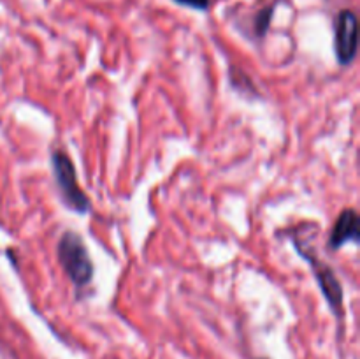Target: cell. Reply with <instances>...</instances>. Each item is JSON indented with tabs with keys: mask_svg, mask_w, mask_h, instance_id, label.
Returning <instances> with one entry per match:
<instances>
[{
	"mask_svg": "<svg viewBox=\"0 0 360 359\" xmlns=\"http://www.w3.org/2000/svg\"><path fill=\"white\" fill-rule=\"evenodd\" d=\"M56 252H58V260L62 264L63 271L77 289L90 284L91 278H94V263H91L83 238L77 232H63L60 236Z\"/></svg>",
	"mask_w": 360,
	"mask_h": 359,
	"instance_id": "6da1fadb",
	"label": "cell"
},
{
	"mask_svg": "<svg viewBox=\"0 0 360 359\" xmlns=\"http://www.w3.org/2000/svg\"><path fill=\"white\" fill-rule=\"evenodd\" d=\"M51 165L63 203L69 206V210L76 211V213H88L90 211V199L77 183L76 168H74V162L70 160L69 155L62 150L53 151Z\"/></svg>",
	"mask_w": 360,
	"mask_h": 359,
	"instance_id": "7a4b0ae2",
	"label": "cell"
},
{
	"mask_svg": "<svg viewBox=\"0 0 360 359\" xmlns=\"http://www.w3.org/2000/svg\"><path fill=\"white\" fill-rule=\"evenodd\" d=\"M338 62L343 67L350 65L357 56L359 49V23L357 14L350 9H343L336 21V39H334Z\"/></svg>",
	"mask_w": 360,
	"mask_h": 359,
	"instance_id": "3957f363",
	"label": "cell"
},
{
	"mask_svg": "<svg viewBox=\"0 0 360 359\" xmlns=\"http://www.w3.org/2000/svg\"><path fill=\"white\" fill-rule=\"evenodd\" d=\"M299 253H301L302 257H306V259L309 260V264H311V270L313 273H315L316 282H319L320 291H322L326 301L329 303L330 310H333L338 317H343V301H345L343 285H341V282L338 280L333 267H330L327 263H323L320 257L309 256V253L304 252V250H299Z\"/></svg>",
	"mask_w": 360,
	"mask_h": 359,
	"instance_id": "277c9868",
	"label": "cell"
},
{
	"mask_svg": "<svg viewBox=\"0 0 360 359\" xmlns=\"http://www.w3.org/2000/svg\"><path fill=\"white\" fill-rule=\"evenodd\" d=\"M360 218L359 213L354 210V208H347L340 213L336 224H334L333 231L329 234V245L330 250H340L341 246L347 245V243L355 241L357 243L360 239Z\"/></svg>",
	"mask_w": 360,
	"mask_h": 359,
	"instance_id": "5b68a950",
	"label": "cell"
},
{
	"mask_svg": "<svg viewBox=\"0 0 360 359\" xmlns=\"http://www.w3.org/2000/svg\"><path fill=\"white\" fill-rule=\"evenodd\" d=\"M273 13H274V7H266V9L259 11L255 16V34L257 37H264V35L267 34V30H269V25H271V18H273Z\"/></svg>",
	"mask_w": 360,
	"mask_h": 359,
	"instance_id": "8992f818",
	"label": "cell"
},
{
	"mask_svg": "<svg viewBox=\"0 0 360 359\" xmlns=\"http://www.w3.org/2000/svg\"><path fill=\"white\" fill-rule=\"evenodd\" d=\"M172 2L179 4V6L192 7V9H197V11H207L210 9L211 0H172Z\"/></svg>",
	"mask_w": 360,
	"mask_h": 359,
	"instance_id": "52a82bcc",
	"label": "cell"
}]
</instances>
